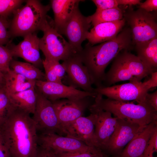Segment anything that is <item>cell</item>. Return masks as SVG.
Listing matches in <instances>:
<instances>
[{"instance_id":"6da1fadb","label":"cell","mask_w":157,"mask_h":157,"mask_svg":"<svg viewBox=\"0 0 157 157\" xmlns=\"http://www.w3.org/2000/svg\"><path fill=\"white\" fill-rule=\"evenodd\" d=\"M0 132L10 157H36L38 135L30 114L13 106Z\"/></svg>"},{"instance_id":"7a4b0ae2","label":"cell","mask_w":157,"mask_h":157,"mask_svg":"<svg viewBox=\"0 0 157 157\" xmlns=\"http://www.w3.org/2000/svg\"><path fill=\"white\" fill-rule=\"evenodd\" d=\"M132 45L129 27L122 29L115 38L98 45L87 44L79 54L88 70L92 84L96 87L101 86L107 67L120 51L130 50Z\"/></svg>"},{"instance_id":"3957f363","label":"cell","mask_w":157,"mask_h":157,"mask_svg":"<svg viewBox=\"0 0 157 157\" xmlns=\"http://www.w3.org/2000/svg\"><path fill=\"white\" fill-rule=\"evenodd\" d=\"M128 50H124L113 59L111 67L106 73L101 87H107L119 81H141L155 71Z\"/></svg>"},{"instance_id":"277c9868","label":"cell","mask_w":157,"mask_h":157,"mask_svg":"<svg viewBox=\"0 0 157 157\" xmlns=\"http://www.w3.org/2000/svg\"><path fill=\"white\" fill-rule=\"evenodd\" d=\"M97 94L93 104L113 114L115 117L136 123L145 126L153 122H157V111L146 101L137 104L104 99Z\"/></svg>"},{"instance_id":"5b68a950","label":"cell","mask_w":157,"mask_h":157,"mask_svg":"<svg viewBox=\"0 0 157 157\" xmlns=\"http://www.w3.org/2000/svg\"><path fill=\"white\" fill-rule=\"evenodd\" d=\"M49 5H44L37 0L26 1L25 4L13 13L10 21L9 32L11 38L24 37L28 34L40 30L48 17Z\"/></svg>"},{"instance_id":"8992f818","label":"cell","mask_w":157,"mask_h":157,"mask_svg":"<svg viewBox=\"0 0 157 157\" xmlns=\"http://www.w3.org/2000/svg\"><path fill=\"white\" fill-rule=\"evenodd\" d=\"M40 30L43 31V35L39 39L40 49L45 59L58 61H64L76 53L68 42L56 30L53 20L48 16Z\"/></svg>"},{"instance_id":"52a82bcc","label":"cell","mask_w":157,"mask_h":157,"mask_svg":"<svg viewBox=\"0 0 157 157\" xmlns=\"http://www.w3.org/2000/svg\"><path fill=\"white\" fill-rule=\"evenodd\" d=\"M123 17L130 26L132 44L134 45L157 37L156 15L139 8H129L124 12Z\"/></svg>"},{"instance_id":"ba28073f","label":"cell","mask_w":157,"mask_h":157,"mask_svg":"<svg viewBox=\"0 0 157 157\" xmlns=\"http://www.w3.org/2000/svg\"><path fill=\"white\" fill-rule=\"evenodd\" d=\"M37 100L32 119L39 134L55 133L65 135L60 124L52 102L36 89Z\"/></svg>"},{"instance_id":"9c48e42d","label":"cell","mask_w":157,"mask_h":157,"mask_svg":"<svg viewBox=\"0 0 157 157\" xmlns=\"http://www.w3.org/2000/svg\"><path fill=\"white\" fill-rule=\"evenodd\" d=\"M149 89L146 81H132L109 87H96L94 92L111 99L124 102L134 101L138 104L146 101V96Z\"/></svg>"},{"instance_id":"30bf717a","label":"cell","mask_w":157,"mask_h":157,"mask_svg":"<svg viewBox=\"0 0 157 157\" xmlns=\"http://www.w3.org/2000/svg\"><path fill=\"white\" fill-rule=\"evenodd\" d=\"M38 135V145L53 152L102 153L101 151L88 146L80 140L67 136L60 135L55 133L40 134Z\"/></svg>"},{"instance_id":"8fae6325","label":"cell","mask_w":157,"mask_h":157,"mask_svg":"<svg viewBox=\"0 0 157 157\" xmlns=\"http://www.w3.org/2000/svg\"><path fill=\"white\" fill-rule=\"evenodd\" d=\"M145 126L117 118L116 129L103 152L108 157L119 155L129 143Z\"/></svg>"},{"instance_id":"7c38bea8","label":"cell","mask_w":157,"mask_h":157,"mask_svg":"<svg viewBox=\"0 0 157 157\" xmlns=\"http://www.w3.org/2000/svg\"><path fill=\"white\" fill-rule=\"evenodd\" d=\"M94 115V147L102 152L117 126V118L93 104L88 108Z\"/></svg>"},{"instance_id":"4fadbf2b","label":"cell","mask_w":157,"mask_h":157,"mask_svg":"<svg viewBox=\"0 0 157 157\" xmlns=\"http://www.w3.org/2000/svg\"><path fill=\"white\" fill-rule=\"evenodd\" d=\"M91 24L88 16H83L78 7L77 8L66 25L63 33L67 38L68 42L75 53H79L82 51L81 44L87 39Z\"/></svg>"},{"instance_id":"5bb4252c","label":"cell","mask_w":157,"mask_h":157,"mask_svg":"<svg viewBox=\"0 0 157 157\" xmlns=\"http://www.w3.org/2000/svg\"><path fill=\"white\" fill-rule=\"evenodd\" d=\"M62 64L67 74L69 86L81 88L87 92L95 93L88 70L78 53L73 54Z\"/></svg>"},{"instance_id":"9a60e30c","label":"cell","mask_w":157,"mask_h":157,"mask_svg":"<svg viewBox=\"0 0 157 157\" xmlns=\"http://www.w3.org/2000/svg\"><path fill=\"white\" fill-rule=\"evenodd\" d=\"M37 90L51 102L63 99H78L87 97L95 98L96 93H91L78 90L63 83L46 81L37 80Z\"/></svg>"},{"instance_id":"2e32d148","label":"cell","mask_w":157,"mask_h":157,"mask_svg":"<svg viewBox=\"0 0 157 157\" xmlns=\"http://www.w3.org/2000/svg\"><path fill=\"white\" fill-rule=\"evenodd\" d=\"M91 97H88L78 99H63L51 102L63 129L66 125L83 116L85 110L92 105Z\"/></svg>"},{"instance_id":"e0dca14e","label":"cell","mask_w":157,"mask_h":157,"mask_svg":"<svg viewBox=\"0 0 157 157\" xmlns=\"http://www.w3.org/2000/svg\"><path fill=\"white\" fill-rule=\"evenodd\" d=\"M24 39L17 45L7 46L13 57L21 58L39 68L43 66L40 53L39 38L36 32L24 36Z\"/></svg>"},{"instance_id":"ac0fdd59","label":"cell","mask_w":157,"mask_h":157,"mask_svg":"<svg viewBox=\"0 0 157 157\" xmlns=\"http://www.w3.org/2000/svg\"><path fill=\"white\" fill-rule=\"evenodd\" d=\"M94 120V115L92 113L87 117L82 116L78 118L63 127L65 136L76 139L88 146L95 148Z\"/></svg>"},{"instance_id":"d6986e66","label":"cell","mask_w":157,"mask_h":157,"mask_svg":"<svg viewBox=\"0 0 157 157\" xmlns=\"http://www.w3.org/2000/svg\"><path fill=\"white\" fill-rule=\"evenodd\" d=\"M124 19L120 20L99 24L94 26L88 33V44L93 45L115 38L125 24Z\"/></svg>"},{"instance_id":"ffe728a7","label":"cell","mask_w":157,"mask_h":157,"mask_svg":"<svg viewBox=\"0 0 157 157\" xmlns=\"http://www.w3.org/2000/svg\"><path fill=\"white\" fill-rule=\"evenodd\" d=\"M81 0H52L51 6L54 14L53 24L55 28L63 34L66 25L75 9L78 7Z\"/></svg>"},{"instance_id":"44dd1931","label":"cell","mask_w":157,"mask_h":157,"mask_svg":"<svg viewBox=\"0 0 157 157\" xmlns=\"http://www.w3.org/2000/svg\"><path fill=\"white\" fill-rule=\"evenodd\" d=\"M157 122H151L146 126L126 145L121 154L113 157H142Z\"/></svg>"},{"instance_id":"7402d4cb","label":"cell","mask_w":157,"mask_h":157,"mask_svg":"<svg viewBox=\"0 0 157 157\" xmlns=\"http://www.w3.org/2000/svg\"><path fill=\"white\" fill-rule=\"evenodd\" d=\"M7 94L15 107L30 114H34L37 98L36 87L19 92Z\"/></svg>"},{"instance_id":"603a6c76","label":"cell","mask_w":157,"mask_h":157,"mask_svg":"<svg viewBox=\"0 0 157 157\" xmlns=\"http://www.w3.org/2000/svg\"><path fill=\"white\" fill-rule=\"evenodd\" d=\"M5 88L8 94L23 91L35 87V81L28 79L13 70L4 74Z\"/></svg>"},{"instance_id":"cb8c5ba5","label":"cell","mask_w":157,"mask_h":157,"mask_svg":"<svg viewBox=\"0 0 157 157\" xmlns=\"http://www.w3.org/2000/svg\"><path fill=\"white\" fill-rule=\"evenodd\" d=\"M135 45L138 57L143 62L157 70V37Z\"/></svg>"},{"instance_id":"d4e9b609","label":"cell","mask_w":157,"mask_h":157,"mask_svg":"<svg viewBox=\"0 0 157 157\" xmlns=\"http://www.w3.org/2000/svg\"><path fill=\"white\" fill-rule=\"evenodd\" d=\"M10 68L28 79L46 81L45 74L32 64L13 59L10 63Z\"/></svg>"},{"instance_id":"484cf974","label":"cell","mask_w":157,"mask_h":157,"mask_svg":"<svg viewBox=\"0 0 157 157\" xmlns=\"http://www.w3.org/2000/svg\"><path fill=\"white\" fill-rule=\"evenodd\" d=\"M124 12L119 7L111 9L96 10L88 17L93 26L100 23L121 20L123 18Z\"/></svg>"},{"instance_id":"4316f807","label":"cell","mask_w":157,"mask_h":157,"mask_svg":"<svg viewBox=\"0 0 157 157\" xmlns=\"http://www.w3.org/2000/svg\"><path fill=\"white\" fill-rule=\"evenodd\" d=\"M13 106L6 90L5 87L0 88V128L6 119Z\"/></svg>"},{"instance_id":"83f0119b","label":"cell","mask_w":157,"mask_h":157,"mask_svg":"<svg viewBox=\"0 0 157 157\" xmlns=\"http://www.w3.org/2000/svg\"><path fill=\"white\" fill-rule=\"evenodd\" d=\"M24 1L22 0H0V16L8 18Z\"/></svg>"},{"instance_id":"f1b7e54d","label":"cell","mask_w":157,"mask_h":157,"mask_svg":"<svg viewBox=\"0 0 157 157\" xmlns=\"http://www.w3.org/2000/svg\"><path fill=\"white\" fill-rule=\"evenodd\" d=\"M13 57L7 46L0 44V71L4 74L10 69V64Z\"/></svg>"},{"instance_id":"f546056e","label":"cell","mask_w":157,"mask_h":157,"mask_svg":"<svg viewBox=\"0 0 157 157\" xmlns=\"http://www.w3.org/2000/svg\"><path fill=\"white\" fill-rule=\"evenodd\" d=\"M10 21L8 18L0 16V44L7 45L11 37L9 32Z\"/></svg>"},{"instance_id":"4dcf8cb0","label":"cell","mask_w":157,"mask_h":157,"mask_svg":"<svg viewBox=\"0 0 157 157\" xmlns=\"http://www.w3.org/2000/svg\"><path fill=\"white\" fill-rule=\"evenodd\" d=\"M157 127L154 129L149 139L142 157H157Z\"/></svg>"},{"instance_id":"1f68e13d","label":"cell","mask_w":157,"mask_h":157,"mask_svg":"<svg viewBox=\"0 0 157 157\" xmlns=\"http://www.w3.org/2000/svg\"><path fill=\"white\" fill-rule=\"evenodd\" d=\"M42 64L45 70L46 81L63 83L62 80L58 76L47 60H42Z\"/></svg>"},{"instance_id":"d6a6232c","label":"cell","mask_w":157,"mask_h":157,"mask_svg":"<svg viewBox=\"0 0 157 157\" xmlns=\"http://www.w3.org/2000/svg\"><path fill=\"white\" fill-rule=\"evenodd\" d=\"M51 152L55 157H108L103 153H93L89 152L77 153Z\"/></svg>"},{"instance_id":"836d02e7","label":"cell","mask_w":157,"mask_h":157,"mask_svg":"<svg viewBox=\"0 0 157 157\" xmlns=\"http://www.w3.org/2000/svg\"><path fill=\"white\" fill-rule=\"evenodd\" d=\"M97 7V10H104L119 7L117 0H93Z\"/></svg>"},{"instance_id":"e575fe53","label":"cell","mask_w":157,"mask_h":157,"mask_svg":"<svg viewBox=\"0 0 157 157\" xmlns=\"http://www.w3.org/2000/svg\"><path fill=\"white\" fill-rule=\"evenodd\" d=\"M47 60L58 76L62 80L66 73L65 70L63 65L60 64L59 61Z\"/></svg>"},{"instance_id":"d590c367","label":"cell","mask_w":157,"mask_h":157,"mask_svg":"<svg viewBox=\"0 0 157 157\" xmlns=\"http://www.w3.org/2000/svg\"><path fill=\"white\" fill-rule=\"evenodd\" d=\"M139 8L148 12H151L154 11H156L157 0H147L144 2L141 3L139 5Z\"/></svg>"},{"instance_id":"8d00e7d4","label":"cell","mask_w":157,"mask_h":157,"mask_svg":"<svg viewBox=\"0 0 157 157\" xmlns=\"http://www.w3.org/2000/svg\"><path fill=\"white\" fill-rule=\"evenodd\" d=\"M145 99L149 104L157 111V90L146 94Z\"/></svg>"},{"instance_id":"74e56055","label":"cell","mask_w":157,"mask_h":157,"mask_svg":"<svg viewBox=\"0 0 157 157\" xmlns=\"http://www.w3.org/2000/svg\"><path fill=\"white\" fill-rule=\"evenodd\" d=\"M36 157H55L53 153L48 149L39 145Z\"/></svg>"},{"instance_id":"f35d334b","label":"cell","mask_w":157,"mask_h":157,"mask_svg":"<svg viewBox=\"0 0 157 157\" xmlns=\"http://www.w3.org/2000/svg\"><path fill=\"white\" fill-rule=\"evenodd\" d=\"M0 157H10L8 150L5 145L0 132Z\"/></svg>"},{"instance_id":"ab89813d","label":"cell","mask_w":157,"mask_h":157,"mask_svg":"<svg viewBox=\"0 0 157 157\" xmlns=\"http://www.w3.org/2000/svg\"><path fill=\"white\" fill-rule=\"evenodd\" d=\"M151 75V78L146 81L150 89L157 86V71L152 72Z\"/></svg>"},{"instance_id":"60d3db41","label":"cell","mask_w":157,"mask_h":157,"mask_svg":"<svg viewBox=\"0 0 157 157\" xmlns=\"http://www.w3.org/2000/svg\"><path fill=\"white\" fill-rule=\"evenodd\" d=\"M118 5H128L129 8L133 5H139L141 3V1L139 0H117Z\"/></svg>"},{"instance_id":"b9f144b4","label":"cell","mask_w":157,"mask_h":157,"mask_svg":"<svg viewBox=\"0 0 157 157\" xmlns=\"http://www.w3.org/2000/svg\"><path fill=\"white\" fill-rule=\"evenodd\" d=\"M5 87L4 74L0 71V88Z\"/></svg>"},{"instance_id":"7bdbcfd3","label":"cell","mask_w":157,"mask_h":157,"mask_svg":"<svg viewBox=\"0 0 157 157\" xmlns=\"http://www.w3.org/2000/svg\"></svg>"}]
</instances>
